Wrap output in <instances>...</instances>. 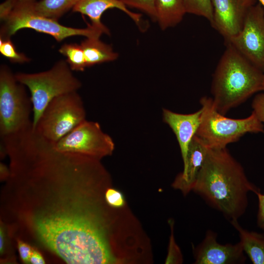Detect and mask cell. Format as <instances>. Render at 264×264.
Returning a JSON list of instances; mask_svg holds the SVG:
<instances>
[{"label": "cell", "mask_w": 264, "mask_h": 264, "mask_svg": "<svg viewBox=\"0 0 264 264\" xmlns=\"http://www.w3.org/2000/svg\"><path fill=\"white\" fill-rule=\"evenodd\" d=\"M12 181L26 187L25 220L41 243L67 264H112L108 230L89 187L109 176L96 159L61 152L41 137L11 165Z\"/></svg>", "instance_id": "obj_1"}, {"label": "cell", "mask_w": 264, "mask_h": 264, "mask_svg": "<svg viewBox=\"0 0 264 264\" xmlns=\"http://www.w3.org/2000/svg\"><path fill=\"white\" fill-rule=\"evenodd\" d=\"M192 190L229 221L245 212L250 192L260 191L226 148L209 149Z\"/></svg>", "instance_id": "obj_2"}, {"label": "cell", "mask_w": 264, "mask_h": 264, "mask_svg": "<svg viewBox=\"0 0 264 264\" xmlns=\"http://www.w3.org/2000/svg\"><path fill=\"white\" fill-rule=\"evenodd\" d=\"M226 48L214 73L212 98L216 110L225 115L254 93L263 91L264 73L234 47Z\"/></svg>", "instance_id": "obj_3"}, {"label": "cell", "mask_w": 264, "mask_h": 264, "mask_svg": "<svg viewBox=\"0 0 264 264\" xmlns=\"http://www.w3.org/2000/svg\"><path fill=\"white\" fill-rule=\"evenodd\" d=\"M37 1L16 0L10 10L0 15L2 22L0 38H10L18 31L23 28L48 34L58 42L74 36L100 38L103 34L90 24L85 28H73L66 26L57 21L46 17L37 12Z\"/></svg>", "instance_id": "obj_4"}, {"label": "cell", "mask_w": 264, "mask_h": 264, "mask_svg": "<svg viewBox=\"0 0 264 264\" xmlns=\"http://www.w3.org/2000/svg\"><path fill=\"white\" fill-rule=\"evenodd\" d=\"M17 80L28 88L32 105V126L34 127L48 104L55 98L77 91L81 81L72 73L66 61L57 62L49 69L33 73L18 72Z\"/></svg>", "instance_id": "obj_5"}, {"label": "cell", "mask_w": 264, "mask_h": 264, "mask_svg": "<svg viewBox=\"0 0 264 264\" xmlns=\"http://www.w3.org/2000/svg\"><path fill=\"white\" fill-rule=\"evenodd\" d=\"M200 122L196 135L211 149H224L247 133L264 132V126L253 111L242 119L228 118L218 111L211 97H202Z\"/></svg>", "instance_id": "obj_6"}, {"label": "cell", "mask_w": 264, "mask_h": 264, "mask_svg": "<svg viewBox=\"0 0 264 264\" xmlns=\"http://www.w3.org/2000/svg\"><path fill=\"white\" fill-rule=\"evenodd\" d=\"M25 86L19 82L10 68H0V135L3 137L32 124V105Z\"/></svg>", "instance_id": "obj_7"}, {"label": "cell", "mask_w": 264, "mask_h": 264, "mask_svg": "<svg viewBox=\"0 0 264 264\" xmlns=\"http://www.w3.org/2000/svg\"><path fill=\"white\" fill-rule=\"evenodd\" d=\"M86 116L80 95L77 91L69 92L53 99L33 128L43 138L55 143L85 120Z\"/></svg>", "instance_id": "obj_8"}, {"label": "cell", "mask_w": 264, "mask_h": 264, "mask_svg": "<svg viewBox=\"0 0 264 264\" xmlns=\"http://www.w3.org/2000/svg\"><path fill=\"white\" fill-rule=\"evenodd\" d=\"M54 145L61 152L81 154L100 160L111 155L114 149L112 138L103 131L100 124L86 119Z\"/></svg>", "instance_id": "obj_9"}, {"label": "cell", "mask_w": 264, "mask_h": 264, "mask_svg": "<svg viewBox=\"0 0 264 264\" xmlns=\"http://www.w3.org/2000/svg\"><path fill=\"white\" fill-rule=\"evenodd\" d=\"M225 42L264 73V8L259 2L249 10L239 34Z\"/></svg>", "instance_id": "obj_10"}, {"label": "cell", "mask_w": 264, "mask_h": 264, "mask_svg": "<svg viewBox=\"0 0 264 264\" xmlns=\"http://www.w3.org/2000/svg\"><path fill=\"white\" fill-rule=\"evenodd\" d=\"M257 0H211L213 9L210 23L225 42L241 31L247 13Z\"/></svg>", "instance_id": "obj_11"}, {"label": "cell", "mask_w": 264, "mask_h": 264, "mask_svg": "<svg viewBox=\"0 0 264 264\" xmlns=\"http://www.w3.org/2000/svg\"><path fill=\"white\" fill-rule=\"evenodd\" d=\"M196 264H244L246 257L242 244H221L217 241V234L211 230L206 231L202 242L194 250Z\"/></svg>", "instance_id": "obj_12"}, {"label": "cell", "mask_w": 264, "mask_h": 264, "mask_svg": "<svg viewBox=\"0 0 264 264\" xmlns=\"http://www.w3.org/2000/svg\"><path fill=\"white\" fill-rule=\"evenodd\" d=\"M201 114V109L189 114L176 113L167 109L162 110L163 120L176 136L183 164L186 160L189 144L199 126Z\"/></svg>", "instance_id": "obj_13"}, {"label": "cell", "mask_w": 264, "mask_h": 264, "mask_svg": "<svg viewBox=\"0 0 264 264\" xmlns=\"http://www.w3.org/2000/svg\"><path fill=\"white\" fill-rule=\"evenodd\" d=\"M210 148L196 134L192 139L188 150L186 162L183 164V171L176 178L173 186L184 194L192 190L199 171L201 168Z\"/></svg>", "instance_id": "obj_14"}, {"label": "cell", "mask_w": 264, "mask_h": 264, "mask_svg": "<svg viewBox=\"0 0 264 264\" xmlns=\"http://www.w3.org/2000/svg\"><path fill=\"white\" fill-rule=\"evenodd\" d=\"M111 8H116L124 12L137 26L140 28L142 26L141 15L130 10L120 0H80L72 11L88 16L92 26L103 34L109 35V30L102 22L101 17L106 10Z\"/></svg>", "instance_id": "obj_15"}, {"label": "cell", "mask_w": 264, "mask_h": 264, "mask_svg": "<svg viewBox=\"0 0 264 264\" xmlns=\"http://www.w3.org/2000/svg\"><path fill=\"white\" fill-rule=\"evenodd\" d=\"M238 231L243 250L253 264H264V235L242 228L238 220L230 221Z\"/></svg>", "instance_id": "obj_16"}, {"label": "cell", "mask_w": 264, "mask_h": 264, "mask_svg": "<svg viewBox=\"0 0 264 264\" xmlns=\"http://www.w3.org/2000/svg\"><path fill=\"white\" fill-rule=\"evenodd\" d=\"M155 9L162 30L176 25L187 13L184 0H155Z\"/></svg>", "instance_id": "obj_17"}, {"label": "cell", "mask_w": 264, "mask_h": 264, "mask_svg": "<svg viewBox=\"0 0 264 264\" xmlns=\"http://www.w3.org/2000/svg\"><path fill=\"white\" fill-rule=\"evenodd\" d=\"M100 38H87L80 45L83 50L87 67L113 61L118 55L111 46L102 42Z\"/></svg>", "instance_id": "obj_18"}, {"label": "cell", "mask_w": 264, "mask_h": 264, "mask_svg": "<svg viewBox=\"0 0 264 264\" xmlns=\"http://www.w3.org/2000/svg\"><path fill=\"white\" fill-rule=\"evenodd\" d=\"M80 0H40L37 1L36 8L40 14L58 21L69 10L72 9Z\"/></svg>", "instance_id": "obj_19"}, {"label": "cell", "mask_w": 264, "mask_h": 264, "mask_svg": "<svg viewBox=\"0 0 264 264\" xmlns=\"http://www.w3.org/2000/svg\"><path fill=\"white\" fill-rule=\"evenodd\" d=\"M59 52L66 57V62L72 71H83L87 67L83 50L80 44H64Z\"/></svg>", "instance_id": "obj_20"}, {"label": "cell", "mask_w": 264, "mask_h": 264, "mask_svg": "<svg viewBox=\"0 0 264 264\" xmlns=\"http://www.w3.org/2000/svg\"><path fill=\"white\" fill-rule=\"evenodd\" d=\"M187 13L203 17L211 23L213 16L211 0H184Z\"/></svg>", "instance_id": "obj_21"}, {"label": "cell", "mask_w": 264, "mask_h": 264, "mask_svg": "<svg viewBox=\"0 0 264 264\" xmlns=\"http://www.w3.org/2000/svg\"><path fill=\"white\" fill-rule=\"evenodd\" d=\"M0 52L12 63L22 64L30 60L24 54L16 50L10 38H0Z\"/></svg>", "instance_id": "obj_22"}, {"label": "cell", "mask_w": 264, "mask_h": 264, "mask_svg": "<svg viewBox=\"0 0 264 264\" xmlns=\"http://www.w3.org/2000/svg\"><path fill=\"white\" fill-rule=\"evenodd\" d=\"M127 7L136 8L156 21L155 0H120Z\"/></svg>", "instance_id": "obj_23"}, {"label": "cell", "mask_w": 264, "mask_h": 264, "mask_svg": "<svg viewBox=\"0 0 264 264\" xmlns=\"http://www.w3.org/2000/svg\"><path fill=\"white\" fill-rule=\"evenodd\" d=\"M172 234L170 240L169 251L166 259V264H181L183 262L182 256L178 246L176 245L173 233V222H171Z\"/></svg>", "instance_id": "obj_24"}, {"label": "cell", "mask_w": 264, "mask_h": 264, "mask_svg": "<svg viewBox=\"0 0 264 264\" xmlns=\"http://www.w3.org/2000/svg\"><path fill=\"white\" fill-rule=\"evenodd\" d=\"M105 199L108 204L112 207H122L125 203V199L122 194L120 191L112 188H109L106 191Z\"/></svg>", "instance_id": "obj_25"}, {"label": "cell", "mask_w": 264, "mask_h": 264, "mask_svg": "<svg viewBox=\"0 0 264 264\" xmlns=\"http://www.w3.org/2000/svg\"><path fill=\"white\" fill-rule=\"evenodd\" d=\"M251 106L258 119L264 123V92L259 93L254 97Z\"/></svg>", "instance_id": "obj_26"}, {"label": "cell", "mask_w": 264, "mask_h": 264, "mask_svg": "<svg viewBox=\"0 0 264 264\" xmlns=\"http://www.w3.org/2000/svg\"><path fill=\"white\" fill-rule=\"evenodd\" d=\"M255 194L258 199L257 223L259 228L264 230V194H261L260 191Z\"/></svg>", "instance_id": "obj_27"}, {"label": "cell", "mask_w": 264, "mask_h": 264, "mask_svg": "<svg viewBox=\"0 0 264 264\" xmlns=\"http://www.w3.org/2000/svg\"><path fill=\"white\" fill-rule=\"evenodd\" d=\"M18 248L22 262L25 263H29L33 250L32 248L29 244L21 240L18 241Z\"/></svg>", "instance_id": "obj_28"}, {"label": "cell", "mask_w": 264, "mask_h": 264, "mask_svg": "<svg viewBox=\"0 0 264 264\" xmlns=\"http://www.w3.org/2000/svg\"><path fill=\"white\" fill-rule=\"evenodd\" d=\"M30 263L33 264H44L45 263V261L38 251L33 250L30 259Z\"/></svg>", "instance_id": "obj_29"}, {"label": "cell", "mask_w": 264, "mask_h": 264, "mask_svg": "<svg viewBox=\"0 0 264 264\" xmlns=\"http://www.w3.org/2000/svg\"><path fill=\"white\" fill-rule=\"evenodd\" d=\"M0 176L2 179L9 178L10 176V168H7L3 163H0Z\"/></svg>", "instance_id": "obj_30"}, {"label": "cell", "mask_w": 264, "mask_h": 264, "mask_svg": "<svg viewBox=\"0 0 264 264\" xmlns=\"http://www.w3.org/2000/svg\"><path fill=\"white\" fill-rule=\"evenodd\" d=\"M4 234L3 230L0 228V252H2L3 251L4 247Z\"/></svg>", "instance_id": "obj_31"}, {"label": "cell", "mask_w": 264, "mask_h": 264, "mask_svg": "<svg viewBox=\"0 0 264 264\" xmlns=\"http://www.w3.org/2000/svg\"><path fill=\"white\" fill-rule=\"evenodd\" d=\"M264 8V0H257Z\"/></svg>", "instance_id": "obj_32"}, {"label": "cell", "mask_w": 264, "mask_h": 264, "mask_svg": "<svg viewBox=\"0 0 264 264\" xmlns=\"http://www.w3.org/2000/svg\"><path fill=\"white\" fill-rule=\"evenodd\" d=\"M263 91H264V82H263Z\"/></svg>", "instance_id": "obj_33"}]
</instances>
